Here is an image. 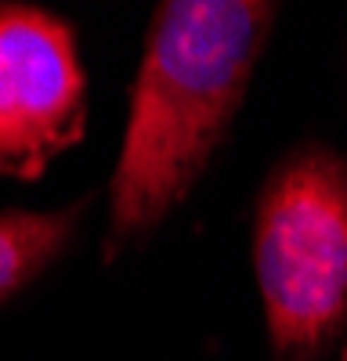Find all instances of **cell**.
<instances>
[{"label":"cell","instance_id":"6da1fadb","mask_svg":"<svg viewBox=\"0 0 347 361\" xmlns=\"http://www.w3.org/2000/svg\"><path fill=\"white\" fill-rule=\"evenodd\" d=\"M275 11L264 0H166L156 8L109 180L105 260L145 243L185 202L228 137Z\"/></svg>","mask_w":347,"mask_h":361},{"label":"cell","instance_id":"7a4b0ae2","mask_svg":"<svg viewBox=\"0 0 347 361\" xmlns=\"http://www.w3.org/2000/svg\"><path fill=\"white\" fill-rule=\"evenodd\" d=\"M253 271L279 361H311L347 333V159L300 145L268 173Z\"/></svg>","mask_w":347,"mask_h":361},{"label":"cell","instance_id":"3957f363","mask_svg":"<svg viewBox=\"0 0 347 361\" xmlns=\"http://www.w3.org/2000/svg\"><path fill=\"white\" fill-rule=\"evenodd\" d=\"M87 130V73L73 25L0 0V177L37 180Z\"/></svg>","mask_w":347,"mask_h":361},{"label":"cell","instance_id":"277c9868","mask_svg":"<svg viewBox=\"0 0 347 361\" xmlns=\"http://www.w3.org/2000/svg\"><path fill=\"white\" fill-rule=\"evenodd\" d=\"M91 195L58 209H4L0 214V304L33 286L66 253Z\"/></svg>","mask_w":347,"mask_h":361},{"label":"cell","instance_id":"5b68a950","mask_svg":"<svg viewBox=\"0 0 347 361\" xmlns=\"http://www.w3.org/2000/svg\"><path fill=\"white\" fill-rule=\"evenodd\" d=\"M340 361H347V354H343V357H340Z\"/></svg>","mask_w":347,"mask_h":361}]
</instances>
